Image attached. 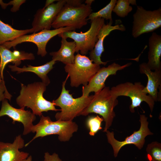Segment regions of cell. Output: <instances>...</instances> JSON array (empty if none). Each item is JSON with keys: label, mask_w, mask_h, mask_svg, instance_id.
<instances>
[{"label": "cell", "mask_w": 161, "mask_h": 161, "mask_svg": "<svg viewBox=\"0 0 161 161\" xmlns=\"http://www.w3.org/2000/svg\"><path fill=\"white\" fill-rule=\"evenodd\" d=\"M0 76L3 81H4V70L5 66L9 63L11 62L17 66L21 64L22 60L35 59V57L32 53L16 50L12 51L2 45H0Z\"/></svg>", "instance_id": "cell-18"}, {"label": "cell", "mask_w": 161, "mask_h": 161, "mask_svg": "<svg viewBox=\"0 0 161 161\" xmlns=\"http://www.w3.org/2000/svg\"><path fill=\"white\" fill-rule=\"evenodd\" d=\"M94 0H86L85 1V4L91 5L92 3Z\"/></svg>", "instance_id": "cell-31"}, {"label": "cell", "mask_w": 161, "mask_h": 161, "mask_svg": "<svg viewBox=\"0 0 161 161\" xmlns=\"http://www.w3.org/2000/svg\"><path fill=\"white\" fill-rule=\"evenodd\" d=\"M24 145L21 135L16 136L12 143L0 142V161H22L26 159L29 153L19 150Z\"/></svg>", "instance_id": "cell-15"}, {"label": "cell", "mask_w": 161, "mask_h": 161, "mask_svg": "<svg viewBox=\"0 0 161 161\" xmlns=\"http://www.w3.org/2000/svg\"><path fill=\"white\" fill-rule=\"evenodd\" d=\"M146 151L149 161H161V144L156 141L148 145Z\"/></svg>", "instance_id": "cell-24"}, {"label": "cell", "mask_w": 161, "mask_h": 161, "mask_svg": "<svg viewBox=\"0 0 161 161\" xmlns=\"http://www.w3.org/2000/svg\"><path fill=\"white\" fill-rule=\"evenodd\" d=\"M129 1L130 4L137 5L136 1L135 0H129Z\"/></svg>", "instance_id": "cell-32"}, {"label": "cell", "mask_w": 161, "mask_h": 161, "mask_svg": "<svg viewBox=\"0 0 161 161\" xmlns=\"http://www.w3.org/2000/svg\"><path fill=\"white\" fill-rule=\"evenodd\" d=\"M132 64L128 63L123 65L114 62L107 67L100 68L93 76L86 86L82 87V95L88 96L91 92L96 93L101 90L105 86V82L107 78L111 75H115L117 72L128 67Z\"/></svg>", "instance_id": "cell-12"}, {"label": "cell", "mask_w": 161, "mask_h": 161, "mask_svg": "<svg viewBox=\"0 0 161 161\" xmlns=\"http://www.w3.org/2000/svg\"><path fill=\"white\" fill-rule=\"evenodd\" d=\"M44 161H62L58 155L55 153L51 155L48 152L44 153Z\"/></svg>", "instance_id": "cell-29"}, {"label": "cell", "mask_w": 161, "mask_h": 161, "mask_svg": "<svg viewBox=\"0 0 161 161\" xmlns=\"http://www.w3.org/2000/svg\"><path fill=\"white\" fill-rule=\"evenodd\" d=\"M129 0H118L112 11L118 16L124 18L132 10V7L130 5Z\"/></svg>", "instance_id": "cell-25"}, {"label": "cell", "mask_w": 161, "mask_h": 161, "mask_svg": "<svg viewBox=\"0 0 161 161\" xmlns=\"http://www.w3.org/2000/svg\"><path fill=\"white\" fill-rule=\"evenodd\" d=\"M55 63V61L52 60L44 64L38 66L28 65L27 67L24 66L22 68H20L14 65H9L8 67L12 71L17 72V74L24 72H33L41 79L42 82L47 86L50 83V81L47 74L53 68V66Z\"/></svg>", "instance_id": "cell-21"}, {"label": "cell", "mask_w": 161, "mask_h": 161, "mask_svg": "<svg viewBox=\"0 0 161 161\" xmlns=\"http://www.w3.org/2000/svg\"></svg>", "instance_id": "cell-35"}, {"label": "cell", "mask_w": 161, "mask_h": 161, "mask_svg": "<svg viewBox=\"0 0 161 161\" xmlns=\"http://www.w3.org/2000/svg\"><path fill=\"white\" fill-rule=\"evenodd\" d=\"M61 47L57 51L50 53L52 60L61 61L65 65L72 64L74 62L76 44L74 41H67L66 38H61Z\"/></svg>", "instance_id": "cell-20"}, {"label": "cell", "mask_w": 161, "mask_h": 161, "mask_svg": "<svg viewBox=\"0 0 161 161\" xmlns=\"http://www.w3.org/2000/svg\"><path fill=\"white\" fill-rule=\"evenodd\" d=\"M76 29L73 27H65L53 30H44L30 35H25L12 41L4 43L2 45L10 49L17 45L24 42H30L35 44L38 47L37 54L42 57L45 56L47 52L46 45L49 41L55 36L62 32L75 31Z\"/></svg>", "instance_id": "cell-10"}, {"label": "cell", "mask_w": 161, "mask_h": 161, "mask_svg": "<svg viewBox=\"0 0 161 161\" xmlns=\"http://www.w3.org/2000/svg\"><path fill=\"white\" fill-rule=\"evenodd\" d=\"M133 16L131 34L134 38L152 32L161 27L160 7L154 10H148L141 6H137Z\"/></svg>", "instance_id": "cell-9"}, {"label": "cell", "mask_w": 161, "mask_h": 161, "mask_svg": "<svg viewBox=\"0 0 161 161\" xmlns=\"http://www.w3.org/2000/svg\"><path fill=\"white\" fill-rule=\"evenodd\" d=\"M144 87L140 82H136L133 84L127 82L113 86L110 90L112 95L116 98L121 96L130 98L131 103L129 108L131 113H134V108L140 106V105L143 101L148 104L151 112L153 111L155 101L151 96L143 92Z\"/></svg>", "instance_id": "cell-8"}, {"label": "cell", "mask_w": 161, "mask_h": 161, "mask_svg": "<svg viewBox=\"0 0 161 161\" xmlns=\"http://www.w3.org/2000/svg\"><path fill=\"white\" fill-rule=\"evenodd\" d=\"M30 32H32L31 28L25 30L15 29L0 19V45Z\"/></svg>", "instance_id": "cell-22"}, {"label": "cell", "mask_w": 161, "mask_h": 161, "mask_svg": "<svg viewBox=\"0 0 161 161\" xmlns=\"http://www.w3.org/2000/svg\"><path fill=\"white\" fill-rule=\"evenodd\" d=\"M66 0H58L56 3L38 9L32 23V32L35 33L44 30H50L55 18L65 4Z\"/></svg>", "instance_id": "cell-13"}, {"label": "cell", "mask_w": 161, "mask_h": 161, "mask_svg": "<svg viewBox=\"0 0 161 161\" xmlns=\"http://www.w3.org/2000/svg\"><path fill=\"white\" fill-rule=\"evenodd\" d=\"M89 58L78 53L74 62L64 66L65 72L70 77V85L77 87L81 84L86 85L100 68V65L92 63Z\"/></svg>", "instance_id": "cell-6"}, {"label": "cell", "mask_w": 161, "mask_h": 161, "mask_svg": "<svg viewBox=\"0 0 161 161\" xmlns=\"http://www.w3.org/2000/svg\"><path fill=\"white\" fill-rule=\"evenodd\" d=\"M115 30L123 31L126 30V28L122 24L113 26L109 23L104 24L100 30L97 36V41L93 49L89 52V58L94 63L100 65L106 64L108 61L103 62L101 59V55L104 51L103 41L105 38Z\"/></svg>", "instance_id": "cell-16"}, {"label": "cell", "mask_w": 161, "mask_h": 161, "mask_svg": "<svg viewBox=\"0 0 161 161\" xmlns=\"http://www.w3.org/2000/svg\"><path fill=\"white\" fill-rule=\"evenodd\" d=\"M110 90L109 87L105 86L95 93L90 103L80 114L86 116L94 113L101 116L105 124L103 131L104 132H106L112 125L115 116L114 109L118 104L117 98L112 95Z\"/></svg>", "instance_id": "cell-3"}, {"label": "cell", "mask_w": 161, "mask_h": 161, "mask_svg": "<svg viewBox=\"0 0 161 161\" xmlns=\"http://www.w3.org/2000/svg\"><path fill=\"white\" fill-rule=\"evenodd\" d=\"M69 76L63 82L62 89L59 97L52 101L55 106L59 107L61 112L56 113L55 117L57 120L72 121L76 117L80 116L92 99L93 95L85 96L82 95L80 97L74 98L69 91L66 90L65 85Z\"/></svg>", "instance_id": "cell-5"}, {"label": "cell", "mask_w": 161, "mask_h": 161, "mask_svg": "<svg viewBox=\"0 0 161 161\" xmlns=\"http://www.w3.org/2000/svg\"><path fill=\"white\" fill-rule=\"evenodd\" d=\"M140 73L145 74L147 77V85L143 92L151 97L155 102L160 101L158 89L161 86V70L152 71L148 66L146 63L139 65Z\"/></svg>", "instance_id": "cell-17"}, {"label": "cell", "mask_w": 161, "mask_h": 161, "mask_svg": "<svg viewBox=\"0 0 161 161\" xmlns=\"http://www.w3.org/2000/svg\"><path fill=\"white\" fill-rule=\"evenodd\" d=\"M3 81H3V80H2V79H1L0 76V84L1 83V82Z\"/></svg>", "instance_id": "cell-34"}, {"label": "cell", "mask_w": 161, "mask_h": 161, "mask_svg": "<svg viewBox=\"0 0 161 161\" xmlns=\"http://www.w3.org/2000/svg\"><path fill=\"white\" fill-rule=\"evenodd\" d=\"M12 97L7 89L4 81H3L0 84V102L5 99L10 101Z\"/></svg>", "instance_id": "cell-27"}, {"label": "cell", "mask_w": 161, "mask_h": 161, "mask_svg": "<svg viewBox=\"0 0 161 161\" xmlns=\"http://www.w3.org/2000/svg\"><path fill=\"white\" fill-rule=\"evenodd\" d=\"M147 65L151 70H161V35L153 32L149 39Z\"/></svg>", "instance_id": "cell-19"}, {"label": "cell", "mask_w": 161, "mask_h": 161, "mask_svg": "<svg viewBox=\"0 0 161 161\" xmlns=\"http://www.w3.org/2000/svg\"><path fill=\"white\" fill-rule=\"evenodd\" d=\"M46 86L42 82H35L27 86L21 83L20 95L16 100L17 104L21 108H30L33 114L40 117L43 112L61 111L55 108L52 101H49L44 97Z\"/></svg>", "instance_id": "cell-1"}, {"label": "cell", "mask_w": 161, "mask_h": 161, "mask_svg": "<svg viewBox=\"0 0 161 161\" xmlns=\"http://www.w3.org/2000/svg\"><path fill=\"white\" fill-rule=\"evenodd\" d=\"M32 157L31 155L28 156L27 158L25 159L22 161H32Z\"/></svg>", "instance_id": "cell-33"}, {"label": "cell", "mask_w": 161, "mask_h": 161, "mask_svg": "<svg viewBox=\"0 0 161 161\" xmlns=\"http://www.w3.org/2000/svg\"><path fill=\"white\" fill-rule=\"evenodd\" d=\"M26 0H13L10 1L8 3L9 5H13L10 11L13 12L18 11L20 6Z\"/></svg>", "instance_id": "cell-28"}, {"label": "cell", "mask_w": 161, "mask_h": 161, "mask_svg": "<svg viewBox=\"0 0 161 161\" xmlns=\"http://www.w3.org/2000/svg\"><path fill=\"white\" fill-rule=\"evenodd\" d=\"M78 129V126L75 122L72 121H64L57 120L52 121L49 116L42 115L39 122L34 125L31 132L35 133V135L28 143L25 144L27 146L31 142L38 137L52 135L57 134L58 139L61 142L69 140L73 134Z\"/></svg>", "instance_id": "cell-4"}, {"label": "cell", "mask_w": 161, "mask_h": 161, "mask_svg": "<svg viewBox=\"0 0 161 161\" xmlns=\"http://www.w3.org/2000/svg\"><path fill=\"white\" fill-rule=\"evenodd\" d=\"M80 0H66L55 18L51 27L55 29L72 27L80 29L87 23V18L92 13L91 5L83 4Z\"/></svg>", "instance_id": "cell-2"}, {"label": "cell", "mask_w": 161, "mask_h": 161, "mask_svg": "<svg viewBox=\"0 0 161 161\" xmlns=\"http://www.w3.org/2000/svg\"><path fill=\"white\" fill-rule=\"evenodd\" d=\"M117 0H111L110 2L105 7L96 12L92 13L88 16L87 20L90 21L97 18H101L106 20H109V24H112L113 20L112 12L115 6Z\"/></svg>", "instance_id": "cell-23"}, {"label": "cell", "mask_w": 161, "mask_h": 161, "mask_svg": "<svg viewBox=\"0 0 161 161\" xmlns=\"http://www.w3.org/2000/svg\"><path fill=\"white\" fill-rule=\"evenodd\" d=\"M147 120V117L145 115H140L139 121L140 126L139 129L134 131L131 135L127 136L123 141H119L116 140L114 137L113 131L111 132L107 130L106 132L108 142L112 147L115 157L117 156L121 148L126 145L134 144L139 150L143 148L145 142V137L148 135L153 134L148 128V122Z\"/></svg>", "instance_id": "cell-11"}, {"label": "cell", "mask_w": 161, "mask_h": 161, "mask_svg": "<svg viewBox=\"0 0 161 161\" xmlns=\"http://www.w3.org/2000/svg\"><path fill=\"white\" fill-rule=\"evenodd\" d=\"M0 110V117L7 116L13 120L12 123L16 122H20L23 125L24 135H26L31 132L34 125L33 122L36 119V116L30 111L25 110L24 108L16 109L11 106L7 100L4 99L2 101Z\"/></svg>", "instance_id": "cell-14"}, {"label": "cell", "mask_w": 161, "mask_h": 161, "mask_svg": "<svg viewBox=\"0 0 161 161\" xmlns=\"http://www.w3.org/2000/svg\"><path fill=\"white\" fill-rule=\"evenodd\" d=\"M57 0H46L45 4L44 7H46L49 5L52 4L54 2Z\"/></svg>", "instance_id": "cell-30"}, {"label": "cell", "mask_w": 161, "mask_h": 161, "mask_svg": "<svg viewBox=\"0 0 161 161\" xmlns=\"http://www.w3.org/2000/svg\"><path fill=\"white\" fill-rule=\"evenodd\" d=\"M90 21V27L86 32L78 33L74 31H67L61 33L58 35L61 38L73 39L76 44L75 52L78 53L80 51V54L85 55L93 49L97 40L98 32L105 24L104 19L100 18Z\"/></svg>", "instance_id": "cell-7"}, {"label": "cell", "mask_w": 161, "mask_h": 161, "mask_svg": "<svg viewBox=\"0 0 161 161\" xmlns=\"http://www.w3.org/2000/svg\"><path fill=\"white\" fill-rule=\"evenodd\" d=\"M104 120L102 117H100L97 115L96 116L89 117L87 122L86 125L89 129V134L94 136L99 130L101 129L102 122Z\"/></svg>", "instance_id": "cell-26"}]
</instances>
